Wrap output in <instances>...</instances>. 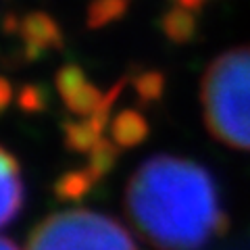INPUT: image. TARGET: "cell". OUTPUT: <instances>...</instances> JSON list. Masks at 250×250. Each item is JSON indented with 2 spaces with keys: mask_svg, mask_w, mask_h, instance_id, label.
<instances>
[{
  "mask_svg": "<svg viewBox=\"0 0 250 250\" xmlns=\"http://www.w3.org/2000/svg\"><path fill=\"white\" fill-rule=\"evenodd\" d=\"M125 208L138 231L161 250H198L228 229L208 171L173 154L150 156L134 171Z\"/></svg>",
  "mask_w": 250,
  "mask_h": 250,
  "instance_id": "1",
  "label": "cell"
},
{
  "mask_svg": "<svg viewBox=\"0 0 250 250\" xmlns=\"http://www.w3.org/2000/svg\"><path fill=\"white\" fill-rule=\"evenodd\" d=\"M200 108L217 142L250 152V44L208 62L200 80Z\"/></svg>",
  "mask_w": 250,
  "mask_h": 250,
  "instance_id": "2",
  "label": "cell"
},
{
  "mask_svg": "<svg viewBox=\"0 0 250 250\" xmlns=\"http://www.w3.org/2000/svg\"><path fill=\"white\" fill-rule=\"evenodd\" d=\"M27 250H136V246L113 219L73 208L44 219L31 231Z\"/></svg>",
  "mask_w": 250,
  "mask_h": 250,
  "instance_id": "3",
  "label": "cell"
},
{
  "mask_svg": "<svg viewBox=\"0 0 250 250\" xmlns=\"http://www.w3.org/2000/svg\"><path fill=\"white\" fill-rule=\"evenodd\" d=\"M0 171H2V225H9L23 205V182L19 175V165L11 156L9 150H2V161H0Z\"/></svg>",
  "mask_w": 250,
  "mask_h": 250,
  "instance_id": "4",
  "label": "cell"
},
{
  "mask_svg": "<svg viewBox=\"0 0 250 250\" xmlns=\"http://www.w3.org/2000/svg\"><path fill=\"white\" fill-rule=\"evenodd\" d=\"M88 188H90V182L83 173H71L61 179L57 188H54V192L62 200H75V198H82L88 192Z\"/></svg>",
  "mask_w": 250,
  "mask_h": 250,
  "instance_id": "5",
  "label": "cell"
},
{
  "mask_svg": "<svg viewBox=\"0 0 250 250\" xmlns=\"http://www.w3.org/2000/svg\"><path fill=\"white\" fill-rule=\"evenodd\" d=\"M0 250H19V248L15 246L9 238H4V240H2V246H0Z\"/></svg>",
  "mask_w": 250,
  "mask_h": 250,
  "instance_id": "6",
  "label": "cell"
}]
</instances>
